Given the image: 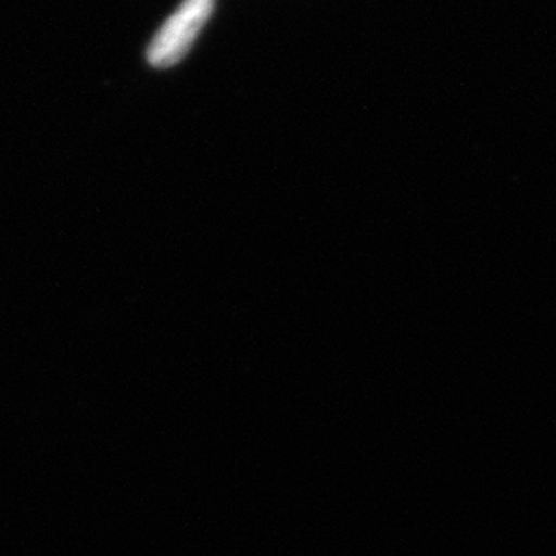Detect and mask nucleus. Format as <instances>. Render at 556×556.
Returning a JSON list of instances; mask_svg holds the SVG:
<instances>
[{
    "mask_svg": "<svg viewBox=\"0 0 556 556\" xmlns=\"http://www.w3.org/2000/svg\"><path fill=\"white\" fill-rule=\"evenodd\" d=\"M214 8L215 0H182L152 38L147 49L149 64L157 70H168L179 64L201 29L208 24Z\"/></svg>",
    "mask_w": 556,
    "mask_h": 556,
    "instance_id": "f257e3e1",
    "label": "nucleus"
}]
</instances>
